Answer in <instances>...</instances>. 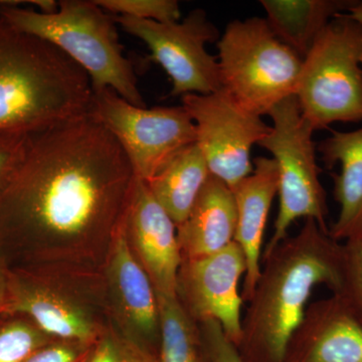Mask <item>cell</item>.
<instances>
[{"label":"cell","instance_id":"f1b7e54d","mask_svg":"<svg viewBox=\"0 0 362 362\" xmlns=\"http://www.w3.org/2000/svg\"><path fill=\"white\" fill-rule=\"evenodd\" d=\"M7 311H11L9 279L0 266V314Z\"/></svg>","mask_w":362,"mask_h":362},{"label":"cell","instance_id":"5b68a950","mask_svg":"<svg viewBox=\"0 0 362 362\" xmlns=\"http://www.w3.org/2000/svg\"><path fill=\"white\" fill-rule=\"evenodd\" d=\"M314 131L362 121V23L335 16L302 62L295 93Z\"/></svg>","mask_w":362,"mask_h":362},{"label":"cell","instance_id":"4fadbf2b","mask_svg":"<svg viewBox=\"0 0 362 362\" xmlns=\"http://www.w3.org/2000/svg\"><path fill=\"white\" fill-rule=\"evenodd\" d=\"M284 362H362V324L337 295L307 307Z\"/></svg>","mask_w":362,"mask_h":362},{"label":"cell","instance_id":"44dd1931","mask_svg":"<svg viewBox=\"0 0 362 362\" xmlns=\"http://www.w3.org/2000/svg\"><path fill=\"white\" fill-rule=\"evenodd\" d=\"M159 351L156 362H201L199 330L177 297L156 293Z\"/></svg>","mask_w":362,"mask_h":362},{"label":"cell","instance_id":"3957f363","mask_svg":"<svg viewBox=\"0 0 362 362\" xmlns=\"http://www.w3.org/2000/svg\"><path fill=\"white\" fill-rule=\"evenodd\" d=\"M92 95L77 64L0 18V131L35 134L84 116Z\"/></svg>","mask_w":362,"mask_h":362},{"label":"cell","instance_id":"d4e9b609","mask_svg":"<svg viewBox=\"0 0 362 362\" xmlns=\"http://www.w3.org/2000/svg\"><path fill=\"white\" fill-rule=\"evenodd\" d=\"M87 362H156V354L132 340L106 335L99 338Z\"/></svg>","mask_w":362,"mask_h":362},{"label":"cell","instance_id":"52a82bcc","mask_svg":"<svg viewBox=\"0 0 362 362\" xmlns=\"http://www.w3.org/2000/svg\"><path fill=\"white\" fill-rule=\"evenodd\" d=\"M273 126L259 146L270 152L279 170V211L263 256L285 238L299 218H311L329 232L326 192L317 163L314 129L303 118L295 95L286 98L268 114Z\"/></svg>","mask_w":362,"mask_h":362},{"label":"cell","instance_id":"30bf717a","mask_svg":"<svg viewBox=\"0 0 362 362\" xmlns=\"http://www.w3.org/2000/svg\"><path fill=\"white\" fill-rule=\"evenodd\" d=\"M194 121L197 143L209 173L233 188L251 175L252 148L270 134L262 117L240 106L226 90L181 97Z\"/></svg>","mask_w":362,"mask_h":362},{"label":"cell","instance_id":"83f0119b","mask_svg":"<svg viewBox=\"0 0 362 362\" xmlns=\"http://www.w3.org/2000/svg\"><path fill=\"white\" fill-rule=\"evenodd\" d=\"M95 344L56 340L37 350L25 362H87Z\"/></svg>","mask_w":362,"mask_h":362},{"label":"cell","instance_id":"4316f807","mask_svg":"<svg viewBox=\"0 0 362 362\" xmlns=\"http://www.w3.org/2000/svg\"><path fill=\"white\" fill-rule=\"evenodd\" d=\"M32 135L13 131H0V192L23 163Z\"/></svg>","mask_w":362,"mask_h":362},{"label":"cell","instance_id":"5bb4252c","mask_svg":"<svg viewBox=\"0 0 362 362\" xmlns=\"http://www.w3.org/2000/svg\"><path fill=\"white\" fill-rule=\"evenodd\" d=\"M107 262L112 291L123 318L137 337L135 343L148 349L145 342L159 340L158 301L148 274L131 246L126 214L114 235Z\"/></svg>","mask_w":362,"mask_h":362},{"label":"cell","instance_id":"8992f818","mask_svg":"<svg viewBox=\"0 0 362 362\" xmlns=\"http://www.w3.org/2000/svg\"><path fill=\"white\" fill-rule=\"evenodd\" d=\"M216 44L221 88L247 111L268 115L296 93L303 59L276 37L266 18L230 21Z\"/></svg>","mask_w":362,"mask_h":362},{"label":"cell","instance_id":"603a6c76","mask_svg":"<svg viewBox=\"0 0 362 362\" xmlns=\"http://www.w3.org/2000/svg\"><path fill=\"white\" fill-rule=\"evenodd\" d=\"M341 283L337 295L362 324V237L342 244Z\"/></svg>","mask_w":362,"mask_h":362},{"label":"cell","instance_id":"d6986e66","mask_svg":"<svg viewBox=\"0 0 362 362\" xmlns=\"http://www.w3.org/2000/svg\"><path fill=\"white\" fill-rule=\"evenodd\" d=\"M356 0H261L272 32L300 59L308 54L330 21Z\"/></svg>","mask_w":362,"mask_h":362},{"label":"cell","instance_id":"484cf974","mask_svg":"<svg viewBox=\"0 0 362 362\" xmlns=\"http://www.w3.org/2000/svg\"><path fill=\"white\" fill-rule=\"evenodd\" d=\"M197 325L201 362H246L237 346L226 337L220 324L206 321Z\"/></svg>","mask_w":362,"mask_h":362},{"label":"cell","instance_id":"2e32d148","mask_svg":"<svg viewBox=\"0 0 362 362\" xmlns=\"http://www.w3.org/2000/svg\"><path fill=\"white\" fill-rule=\"evenodd\" d=\"M237 221L232 188L211 175L187 220L176 226L182 261L216 254L232 244Z\"/></svg>","mask_w":362,"mask_h":362},{"label":"cell","instance_id":"ffe728a7","mask_svg":"<svg viewBox=\"0 0 362 362\" xmlns=\"http://www.w3.org/2000/svg\"><path fill=\"white\" fill-rule=\"evenodd\" d=\"M209 176L206 159L194 143L180 150L145 182L154 199L178 226L189 216Z\"/></svg>","mask_w":362,"mask_h":362},{"label":"cell","instance_id":"f546056e","mask_svg":"<svg viewBox=\"0 0 362 362\" xmlns=\"http://www.w3.org/2000/svg\"><path fill=\"white\" fill-rule=\"evenodd\" d=\"M349 13L352 18L362 23V1H357L356 6L351 7Z\"/></svg>","mask_w":362,"mask_h":362},{"label":"cell","instance_id":"277c9868","mask_svg":"<svg viewBox=\"0 0 362 362\" xmlns=\"http://www.w3.org/2000/svg\"><path fill=\"white\" fill-rule=\"evenodd\" d=\"M0 18L65 54L87 74L93 90L110 89L145 107L134 68L119 42L116 18L95 0H62L49 14L0 0Z\"/></svg>","mask_w":362,"mask_h":362},{"label":"cell","instance_id":"ba28073f","mask_svg":"<svg viewBox=\"0 0 362 362\" xmlns=\"http://www.w3.org/2000/svg\"><path fill=\"white\" fill-rule=\"evenodd\" d=\"M89 114L115 138L135 177L144 181L197 141L194 121L182 106L147 108L110 89L93 90Z\"/></svg>","mask_w":362,"mask_h":362},{"label":"cell","instance_id":"e0dca14e","mask_svg":"<svg viewBox=\"0 0 362 362\" xmlns=\"http://www.w3.org/2000/svg\"><path fill=\"white\" fill-rule=\"evenodd\" d=\"M317 149L328 169L340 164V173L334 176V197L340 211L329 228L331 238L340 243L362 237V128L333 131Z\"/></svg>","mask_w":362,"mask_h":362},{"label":"cell","instance_id":"7a4b0ae2","mask_svg":"<svg viewBox=\"0 0 362 362\" xmlns=\"http://www.w3.org/2000/svg\"><path fill=\"white\" fill-rule=\"evenodd\" d=\"M342 259V244L311 218L263 256L237 347L245 361L284 362L313 290L325 285L334 294L339 289Z\"/></svg>","mask_w":362,"mask_h":362},{"label":"cell","instance_id":"9c48e42d","mask_svg":"<svg viewBox=\"0 0 362 362\" xmlns=\"http://www.w3.org/2000/svg\"><path fill=\"white\" fill-rule=\"evenodd\" d=\"M116 23L147 45L151 61L170 78L171 96L209 95L221 89L218 58L206 51V44L218 42L220 33L204 9H194L175 23L123 16H117Z\"/></svg>","mask_w":362,"mask_h":362},{"label":"cell","instance_id":"8fae6325","mask_svg":"<svg viewBox=\"0 0 362 362\" xmlns=\"http://www.w3.org/2000/svg\"><path fill=\"white\" fill-rule=\"evenodd\" d=\"M246 273L244 252L233 242L216 254L183 259L177 277L176 295L187 315L197 324L216 321L237 347L244 304L239 285Z\"/></svg>","mask_w":362,"mask_h":362},{"label":"cell","instance_id":"ac0fdd59","mask_svg":"<svg viewBox=\"0 0 362 362\" xmlns=\"http://www.w3.org/2000/svg\"><path fill=\"white\" fill-rule=\"evenodd\" d=\"M11 311L30 317L56 340L95 344L101 337L87 312L61 293L9 279Z\"/></svg>","mask_w":362,"mask_h":362},{"label":"cell","instance_id":"7402d4cb","mask_svg":"<svg viewBox=\"0 0 362 362\" xmlns=\"http://www.w3.org/2000/svg\"><path fill=\"white\" fill-rule=\"evenodd\" d=\"M56 341L35 324L13 321L0 326V362H25L35 352Z\"/></svg>","mask_w":362,"mask_h":362},{"label":"cell","instance_id":"6da1fadb","mask_svg":"<svg viewBox=\"0 0 362 362\" xmlns=\"http://www.w3.org/2000/svg\"><path fill=\"white\" fill-rule=\"evenodd\" d=\"M135 175L125 152L89 113L32 135L0 192V240L54 266L108 259Z\"/></svg>","mask_w":362,"mask_h":362},{"label":"cell","instance_id":"cb8c5ba5","mask_svg":"<svg viewBox=\"0 0 362 362\" xmlns=\"http://www.w3.org/2000/svg\"><path fill=\"white\" fill-rule=\"evenodd\" d=\"M96 4L114 16L175 23L181 20L180 4L175 0H95Z\"/></svg>","mask_w":362,"mask_h":362},{"label":"cell","instance_id":"7c38bea8","mask_svg":"<svg viewBox=\"0 0 362 362\" xmlns=\"http://www.w3.org/2000/svg\"><path fill=\"white\" fill-rule=\"evenodd\" d=\"M131 246L144 267L156 293L177 297V277L182 257L177 228L154 199L144 180L135 177L126 211Z\"/></svg>","mask_w":362,"mask_h":362},{"label":"cell","instance_id":"9a60e30c","mask_svg":"<svg viewBox=\"0 0 362 362\" xmlns=\"http://www.w3.org/2000/svg\"><path fill=\"white\" fill-rule=\"evenodd\" d=\"M279 170L273 158L254 159V170L233 188L237 206L235 242L244 252L247 273L243 284V301L249 302L261 274L264 233L274 199L278 194Z\"/></svg>","mask_w":362,"mask_h":362}]
</instances>
